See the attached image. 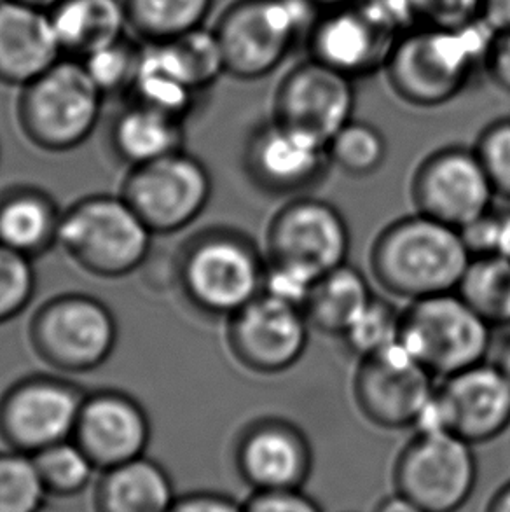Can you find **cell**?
<instances>
[{"label":"cell","mask_w":510,"mask_h":512,"mask_svg":"<svg viewBox=\"0 0 510 512\" xmlns=\"http://www.w3.org/2000/svg\"><path fill=\"white\" fill-rule=\"evenodd\" d=\"M470 261L460 229L420 212L388 224L369 257L374 280L409 303L456 292Z\"/></svg>","instance_id":"cell-1"},{"label":"cell","mask_w":510,"mask_h":512,"mask_svg":"<svg viewBox=\"0 0 510 512\" xmlns=\"http://www.w3.org/2000/svg\"><path fill=\"white\" fill-rule=\"evenodd\" d=\"M491 30L483 20L462 28L423 27L400 37L385 65L397 97L414 107H439L458 97L484 70Z\"/></svg>","instance_id":"cell-2"},{"label":"cell","mask_w":510,"mask_h":512,"mask_svg":"<svg viewBox=\"0 0 510 512\" xmlns=\"http://www.w3.org/2000/svg\"><path fill=\"white\" fill-rule=\"evenodd\" d=\"M152 236L123 194H93L62 212L58 245L91 275L121 278L145 263Z\"/></svg>","instance_id":"cell-3"},{"label":"cell","mask_w":510,"mask_h":512,"mask_svg":"<svg viewBox=\"0 0 510 512\" xmlns=\"http://www.w3.org/2000/svg\"><path fill=\"white\" fill-rule=\"evenodd\" d=\"M318 13L313 0H236L214 28L226 74L242 81L269 76L301 35L308 37Z\"/></svg>","instance_id":"cell-4"},{"label":"cell","mask_w":510,"mask_h":512,"mask_svg":"<svg viewBox=\"0 0 510 512\" xmlns=\"http://www.w3.org/2000/svg\"><path fill=\"white\" fill-rule=\"evenodd\" d=\"M104 98L81 60L63 56L55 67L21 88L18 121L34 146L65 153L83 146L95 132Z\"/></svg>","instance_id":"cell-5"},{"label":"cell","mask_w":510,"mask_h":512,"mask_svg":"<svg viewBox=\"0 0 510 512\" xmlns=\"http://www.w3.org/2000/svg\"><path fill=\"white\" fill-rule=\"evenodd\" d=\"M266 264L247 236L214 229L187 247L180 263V284L198 310L229 319L262 294Z\"/></svg>","instance_id":"cell-6"},{"label":"cell","mask_w":510,"mask_h":512,"mask_svg":"<svg viewBox=\"0 0 510 512\" xmlns=\"http://www.w3.org/2000/svg\"><path fill=\"white\" fill-rule=\"evenodd\" d=\"M491 327L458 292H446L402 310L399 343L434 376L448 378L486 362Z\"/></svg>","instance_id":"cell-7"},{"label":"cell","mask_w":510,"mask_h":512,"mask_svg":"<svg viewBox=\"0 0 510 512\" xmlns=\"http://www.w3.org/2000/svg\"><path fill=\"white\" fill-rule=\"evenodd\" d=\"M118 322L109 306L88 294H62L35 312L30 340L46 364L65 373H90L118 345Z\"/></svg>","instance_id":"cell-8"},{"label":"cell","mask_w":510,"mask_h":512,"mask_svg":"<svg viewBox=\"0 0 510 512\" xmlns=\"http://www.w3.org/2000/svg\"><path fill=\"white\" fill-rule=\"evenodd\" d=\"M407 30L385 0H357L320 11L308 34L310 58L345 76L366 77L385 69Z\"/></svg>","instance_id":"cell-9"},{"label":"cell","mask_w":510,"mask_h":512,"mask_svg":"<svg viewBox=\"0 0 510 512\" xmlns=\"http://www.w3.org/2000/svg\"><path fill=\"white\" fill-rule=\"evenodd\" d=\"M477 467L474 444L453 432L414 434L393 467L395 492L427 512H458L474 495Z\"/></svg>","instance_id":"cell-10"},{"label":"cell","mask_w":510,"mask_h":512,"mask_svg":"<svg viewBox=\"0 0 510 512\" xmlns=\"http://www.w3.org/2000/svg\"><path fill=\"white\" fill-rule=\"evenodd\" d=\"M350 228L329 201L301 196L285 203L269 222L266 261L311 280L346 264Z\"/></svg>","instance_id":"cell-11"},{"label":"cell","mask_w":510,"mask_h":512,"mask_svg":"<svg viewBox=\"0 0 510 512\" xmlns=\"http://www.w3.org/2000/svg\"><path fill=\"white\" fill-rule=\"evenodd\" d=\"M123 196L154 235L191 226L212 198L207 167L184 149L161 160L131 167Z\"/></svg>","instance_id":"cell-12"},{"label":"cell","mask_w":510,"mask_h":512,"mask_svg":"<svg viewBox=\"0 0 510 512\" xmlns=\"http://www.w3.org/2000/svg\"><path fill=\"white\" fill-rule=\"evenodd\" d=\"M416 212L463 229L495 207L497 193L476 149L451 146L421 161L411 184Z\"/></svg>","instance_id":"cell-13"},{"label":"cell","mask_w":510,"mask_h":512,"mask_svg":"<svg viewBox=\"0 0 510 512\" xmlns=\"http://www.w3.org/2000/svg\"><path fill=\"white\" fill-rule=\"evenodd\" d=\"M434 374L400 343L360 359L353 395L360 413L376 427L413 429L437 387Z\"/></svg>","instance_id":"cell-14"},{"label":"cell","mask_w":510,"mask_h":512,"mask_svg":"<svg viewBox=\"0 0 510 512\" xmlns=\"http://www.w3.org/2000/svg\"><path fill=\"white\" fill-rule=\"evenodd\" d=\"M86 395L55 376H30L0 399V434L13 450L35 455L74 439Z\"/></svg>","instance_id":"cell-15"},{"label":"cell","mask_w":510,"mask_h":512,"mask_svg":"<svg viewBox=\"0 0 510 512\" xmlns=\"http://www.w3.org/2000/svg\"><path fill=\"white\" fill-rule=\"evenodd\" d=\"M228 320L229 348L254 373H285L303 359L308 348L311 326L303 308L266 292Z\"/></svg>","instance_id":"cell-16"},{"label":"cell","mask_w":510,"mask_h":512,"mask_svg":"<svg viewBox=\"0 0 510 512\" xmlns=\"http://www.w3.org/2000/svg\"><path fill=\"white\" fill-rule=\"evenodd\" d=\"M352 77L308 58L287 72L273 98V119L324 142L343 130L355 114Z\"/></svg>","instance_id":"cell-17"},{"label":"cell","mask_w":510,"mask_h":512,"mask_svg":"<svg viewBox=\"0 0 510 512\" xmlns=\"http://www.w3.org/2000/svg\"><path fill=\"white\" fill-rule=\"evenodd\" d=\"M235 464L254 492L303 490L313 471V448L296 423L269 416L243 430Z\"/></svg>","instance_id":"cell-18"},{"label":"cell","mask_w":510,"mask_h":512,"mask_svg":"<svg viewBox=\"0 0 510 512\" xmlns=\"http://www.w3.org/2000/svg\"><path fill=\"white\" fill-rule=\"evenodd\" d=\"M324 142L271 118L255 128L245 147V168L255 186L290 196L322 179L329 165Z\"/></svg>","instance_id":"cell-19"},{"label":"cell","mask_w":510,"mask_h":512,"mask_svg":"<svg viewBox=\"0 0 510 512\" xmlns=\"http://www.w3.org/2000/svg\"><path fill=\"white\" fill-rule=\"evenodd\" d=\"M74 439L98 471H107L144 457L151 441V422L131 395L100 390L84 397Z\"/></svg>","instance_id":"cell-20"},{"label":"cell","mask_w":510,"mask_h":512,"mask_svg":"<svg viewBox=\"0 0 510 512\" xmlns=\"http://www.w3.org/2000/svg\"><path fill=\"white\" fill-rule=\"evenodd\" d=\"M449 432L470 444L490 443L510 425V383L490 362L444 378L437 387Z\"/></svg>","instance_id":"cell-21"},{"label":"cell","mask_w":510,"mask_h":512,"mask_svg":"<svg viewBox=\"0 0 510 512\" xmlns=\"http://www.w3.org/2000/svg\"><path fill=\"white\" fill-rule=\"evenodd\" d=\"M63 56L48 11L0 0V83L25 88Z\"/></svg>","instance_id":"cell-22"},{"label":"cell","mask_w":510,"mask_h":512,"mask_svg":"<svg viewBox=\"0 0 510 512\" xmlns=\"http://www.w3.org/2000/svg\"><path fill=\"white\" fill-rule=\"evenodd\" d=\"M130 93L137 104L184 119L198 97L191 74L172 41L144 42Z\"/></svg>","instance_id":"cell-23"},{"label":"cell","mask_w":510,"mask_h":512,"mask_svg":"<svg viewBox=\"0 0 510 512\" xmlns=\"http://www.w3.org/2000/svg\"><path fill=\"white\" fill-rule=\"evenodd\" d=\"M49 16L63 55L76 60L125 39L130 28L125 0H62Z\"/></svg>","instance_id":"cell-24"},{"label":"cell","mask_w":510,"mask_h":512,"mask_svg":"<svg viewBox=\"0 0 510 512\" xmlns=\"http://www.w3.org/2000/svg\"><path fill=\"white\" fill-rule=\"evenodd\" d=\"M165 467L138 457L104 471L97 486V512H170L177 500Z\"/></svg>","instance_id":"cell-25"},{"label":"cell","mask_w":510,"mask_h":512,"mask_svg":"<svg viewBox=\"0 0 510 512\" xmlns=\"http://www.w3.org/2000/svg\"><path fill=\"white\" fill-rule=\"evenodd\" d=\"M373 299L366 275L346 263L318 278L303 312L318 333L345 336Z\"/></svg>","instance_id":"cell-26"},{"label":"cell","mask_w":510,"mask_h":512,"mask_svg":"<svg viewBox=\"0 0 510 512\" xmlns=\"http://www.w3.org/2000/svg\"><path fill=\"white\" fill-rule=\"evenodd\" d=\"M184 142V119L137 102L121 112L112 126V146L131 167L179 153Z\"/></svg>","instance_id":"cell-27"},{"label":"cell","mask_w":510,"mask_h":512,"mask_svg":"<svg viewBox=\"0 0 510 512\" xmlns=\"http://www.w3.org/2000/svg\"><path fill=\"white\" fill-rule=\"evenodd\" d=\"M62 212L37 189H14L0 200V243L23 256H41L58 243Z\"/></svg>","instance_id":"cell-28"},{"label":"cell","mask_w":510,"mask_h":512,"mask_svg":"<svg viewBox=\"0 0 510 512\" xmlns=\"http://www.w3.org/2000/svg\"><path fill=\"white\" fill-rule=\"evenodd\" d=\"M128 23L145 42L173 41L205 27L214 0H125Z\"/></svg>","instance_id":"cell-29"},{"label":"cell","mask_w":510,"mask_h":512,"mask_svg":"<svg viewBox=\"0 0 510 512\" xmlns=\"http://www.w3.org/2000/svg\"><path fill=\"white\" fill-rule=\"evenodd\" d=\"M456 292L491 326L510 327V257H472Z\"/></svg>","instance_id":"cell-30"},{"label":"cell","mask_w":510,"mask_h":512,"mask_svg":"<svg viewBox=\"0 0 510 512\" xmlns=\"http://www.w3.org/2000/svg\"><path fill=\"white\" fill-rule=\"evenodd\" d=\"M385 135L366 121L352 119L327 144L329 161L352 177H369L378 172L386 160Z\"/></svg>","instance_id":"cell-31"},{"label":"cell","mask_w":510,"mask_h":512,"mask_svg":"<svg viewBox=\"0 0 510 512\" xmlns=\"http://www.w3.org/2000/svg\"><path fill=\"white\" fill-rule=\"evenodd\" d=\"M35 465L49 495L76 497L84 492L98 471L90 455L76 443L67 439L49 446L34 455Z\"/></svg>","instance_id":"cell-32"},{"label":"cell","mask_w":510,"mask_h":512,"mask_svg":"<svg viewBox=\"0 0 510 512\" xmlns=\"http://www.w3.org/2000/svg\"><path fill=\"white\" fill-rule=\"evenodd\" d=\"M48 497L34 455L0 451V512H41Z\"/></svg>","instance_id":"cell-33"},{"label":"cell","mask_w":510,"mask_h":512,"mask_svg":"<svg viewBox=\"0 0 510 512\" xmlns=\"http://www.w3.org/2000/svg\"><path fill=\"white\" fill-rule=\"evenodd\" d=\"M400 320L402 310L390 301L374 296L371 305L348 329L343 340L350 352L364 359L399 343Z\"/></svg>","instance_id":"cell-34"},{"label":"cell","mask_w":510,"mask_h":512,"mask_svg":"<svg viewBox=\"0 0 510 512\" xmlns=\"http://www.w3.org/2000/svg\"><path fill=\"white\" fill-rule=\"evenodd\" d=\"M138 53L140 48L125 37L111 46H105L84 56L81 63L90 74L91 81L97 84L98 90L107 97L121 91H130L137 70Z\"/></svg>","instance_id":"cell-35"},{"label":"cell","mask_w":510,"mask_h":512,"mask_svg":"<svg viewBox=\"0 0 510 512\" xmlns=\"http://www.w3.org/2000/svg\"><path fill=\"white\" fill-rule=\"evenodd\" d=\"M35 289L34 259L0 243V326L27 310Z\"/></svg>","instance_id":"cell-36"},{"label":"cell","mask_w":510,"mask_h":512,"mask_svg":"<svg viewBox=\"0 0 510 512\" xmlns=\"http://www.w3.org/2000/svg\"><path fill=\"white\" fill-rule=\"evenodd\" d=\"M172 44L189 70L198 91L207 90L222 74H226L224 53L215 30L194 28L173 39Z\"/></svg>","instance_id":"cell-37"},{"label":"cell","mask_w":510,"mask_h":512,"mask_svg":"<svg viewBox=\"0 0 510 512\" xmlns=\"http://www.w3.org/2000/svg\"><path fill=\"white\" fill-rule=\"evenodd\" d=\"M474 149L497 198L510 201V118L498 119L486 126Z\"/></svg>","instance_id":"cell-38"},{"label":"cell","mask_w":510,"mask_h":512,"mask_svg":"<svg viewBox=\"0 0 510 512\" xmlns=\"http://www.w3.org/2000/svg\"><path fill=\"white\" fill-rule=\"evenodd\" d=\"M423 27L462 28L481 20L483 0H407Z\"/></svg>","instance_id":"cell-39"},{"label":"cell","mask_w":510,"mask_h":512,"mask_svg":"<svg viewBox=\"0 0 510 512\" xmlns=\"http://www.w3.org/2000/svg\"><path fill=\"white\" fill-rule=\"evenodd\" d=\"M472 257L505 254L510 243V217L495 214V207L477 221L460 229Z\"/></svg>","instance_id":"cell-40"},{"label":"cell","mask_w":510,"mask_h":512,"mask_svg":"<svg viewBox=\"0 0 510 512\" xmlns=\"http://www.w3.org/2000/svg\"><path fill=\"white\" fill-rule=\"evenodd\" d=\"M245 512H324V509L303 490H280L252 493L245 502Z\"/></svg>","instance_id":"cell-41"},{"label":"cell","mask_w":510,"mask_h":512,"mask_svg":"<svg viewBox=\"0 0 510 512\" xmlns=\"http://www.w3.org/2000/svg\"><path fill=\"white\" fill-rule=\"evenodd\" d=\"M170 512H245V504L219 492H193L180 495Z\"/></svg>","instance_id":"cell-42"},{"label":"cell","mask_w":510,"mask_h":512,"mask_svg":"<svg viewBox=\"0 0 510 512\" xmlns=\"http://www.w3.org/2000/svg\"><path fill=\"white\" fill-rule=\"evenodd\" d=\"M484 72L500 90L510 93V30L495 32L491 37Z\"/></svg>","instance_id":"cell-43"},{"label":"cell","mask_w":510,"mask_h":512,"mask_svg":"<svg viewBox=\"0 0 510 512\" xmlns=\"http://www.w3.org/2000/svg\"><path fill=\"white\" fill-rule=\"evenodd\" d=\"M481 20L493 32L510 30V0H483Z\"/></svg>","instance_id":"cell-44"},{"label":"cell","mask_w":510,"mask_h":512,"mask_svg":"<svg viewBox=\"0 0 510 512\" xmlns=\"http://www.w3.org/2000/svg\"><path fill=\"white\" fill-rule=\"evenodd\" d=\"M374 512H427L423 507L418 506L416 502L407 499L406 495L395 492L380 500Z\"/></svg>","instance_id":"cell-45"},{"label":"cell","mask_w":510,"mask_h":512,"mask_svg":"<svg viewBox=\"0 0 510 512\" xmlns=\"http://www.w3.org/2000/svg\"><path fill=\"white\" fill-rule=\"evenodd\" d=\"M491 352H493V357L490 360L491 366H495L498 373L502 374L510 383V329L509 334L498 341L495 348H491Z\"/></svg>","instance_id":"cell-46"},{"label":"cell","mask_w":510,"mask_h":512,"mask_svg":"<svg viewBox=\"0 0 510 512\" xmlns=\"http://www.w3.org/2000/svg\"><path fill=\"white\" fill-rule=\"evenodd\" d=\"M486 512H510V481L493 493Z\"/></svg>","instance_id":"cell-47"},{"label":"cell","mask_w":510,"mask_h":512,"mask_svg":"<svg viewBox=\"0 0 510 512\" xmlns=\"http://www.w3.org/2000/svg\"><path fill=\"white\" fill-rule=\"evenodd\" d=\"M16 2H21V4H27V6L37 7V9H42V11H51L56 4H60L62 0H16Z\"/></svg>","instance_id":"cell-48"},{"label":"cell","mask_w":510,"mask_h":512,"mask_svg":"<svg viewBox=\"0 0 510 512\" xmlns=\"http://www.w3.org/2000/svg\"><path fill=\"white\" fill-rule=\"evenodd\" d=\"M315 4H317L318 9L320 11H324V9H331V7H339L346 6V4H353V2H357V0H313Z\"/></svg>","instance_id":"cell-49"},{"label":"cell","mask_w":510,"mask_h":512,"mask_svg":"<svg viewBox=\"0 0 510 512\" xmlns=\"http://www.w3.org/2000/svg\"><path fill=\"white\" fill-rule=\"evenodd\" d=\"M507 256L510 257V243H509V250H507Z\"/></svg>","instance_id":"cell-50"},{"label":"cell","mask_w":510,"mask_h":512,"mask_svg":"<svg viewBox=\"0 0 510 512\" xmlns=\"http://www.w3.org/2000/svg\"><path fill=\"white\" fill-rule=\"evenodd\" d=\"M509 329H510V327H509Z\"/></svg>","instance_id":"cell-51"}]
</instances>
